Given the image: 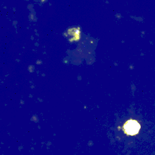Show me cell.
Wrapping results in <instances>:
<instances>
[{"label":"cell","instance_id":"1","mask_svg":"<svg viewBox=\"0 0 155 155\" xmlns=\"http://www.w3.org/2000/svg\"><path fill=\"white\" fill-rule=\"evenodd\" d=\"M140 129V125L137 120L130 119L124 125V130L125 133L130 136H134L139 133Z\"/></svg>","mask_w":155,"mask_h":155}]
</instances>
